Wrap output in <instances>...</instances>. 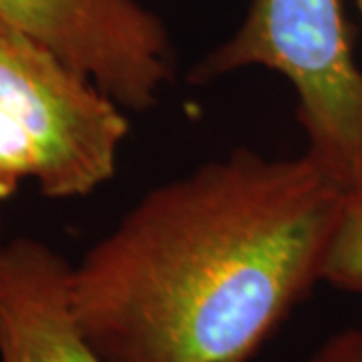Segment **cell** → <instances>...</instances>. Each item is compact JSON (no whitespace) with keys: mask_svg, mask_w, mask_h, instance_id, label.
<instances>
[{"mask_svg":"<svg viewBox=\"0 0 362 362\" xmlns=\"http://www.w3.org/2000/svg\"><path fill=\"white\" fill-rule=\"evenodd\" d=\"M306 362H362V330H346L326 340Z\"/></svg>","mask_w":362,"mask_h":362,"instance_id":"52a82bcc","label":"cell"},{"mask_svg":"<svg viewBox=\"0 0 362 362\" xmlns=\"http://www.w3.org/2000/svg\"><path fill=\"white\" fill-rule=\"evenodd\" d=\"M320 282L362 294V181L344 194L324 252Z\"/></svg>","mask_w":362,"mask_h":362,"instance_id":"8992f818","label":"cell"},{"mask_svg":"<svg viewBox=\"0 0 362 362\" xmlns=\"http://www.w3.org/2000/svg\"><path fill=\"white\" fill-rule=\"evenodd\" d=\"M266 66L290 81L306 153L350 189L362 181V69L340 0H252L244 23L195 66V83Z\"/></svg>","mask_w":362,"mask_h":362,"instance_id":"3957f363","label":"cell"},{"mask_svg":"<svg viewBox=\"0 0 362 362\" xmlns=\"http://www.w3.org/2000/svg\"><path fill=\"white\" fill-rule=\"evenodd\" d=\"M0 18L93 81L125 111L156 107L173 78L168 28L141 0H0Z\"/></svg>","mask_w":362,"mask_h":362,"instance_id":"277c9868","label":"cell"},{"mask_svg":"<svg viewBox=\"0 0 362 362\" xmlns=\"http://www.w3.org/2000/svg\"><path fill=\"white\" fill-rule=\"evenodd\" d=\"M344 194L252 149L157 185L71 266L78 328L107 362H252L320 282Z\"/></svg>","mask_w":362,"mask_h":362,"instance_id":"6da1fadb","label":"cell"},{"mask_svg":"<svg viewBox=\"0 0 362 362\" xmlns=\"http://www.w3.org/2000/svg\"><path fill=\"white\" fill-rule=\"evenodd\" d=\"M127 133L121 105L0 18V204L23 180L51 199L95 192Z\"/></svg>","mask_w":362,"mask_h":362,"instance_id":"7a4b0ae2","label":"cell"},{"mask_svg":"<svg viewBox=\"0 0 362 362\" xmlns=\"http://www.w3.org/2000/svg\"><path fill=\"white\" fill-rule=\"evenodd\" d=\"M358 6H361V13H362V0H358Z\"/></svg>","mask_w":362,"mask_h":362,"instance_id":"ba28073f","label":"cell"},{"mask_svg":"<svg viewBox=\"0 0 362 362\" xmlns=\"http://www.w3.org/2000/svg\"><path fill=\"white\" fill-rule=\"evenodd\" d=\"M0 247H2V246H0Z\"/></svg>","mask_w":362,"mask_h":362,"instance_id":"9c48e42d","label":"cell"},{"mask_svg":"<svg viewBox=\"0 0 362 362\" xmlns=\"http://www.w3.org/2000/svg\"><path fill=\"white\" fill-rule=\"evenodd\" d=\"M71 266L33 238L0 247V362H107L75 320Z\"/></svg>","mask_w":362,"mask_h":362,"instance_id":"5b68a950","label":"cell"}]
</instances>
